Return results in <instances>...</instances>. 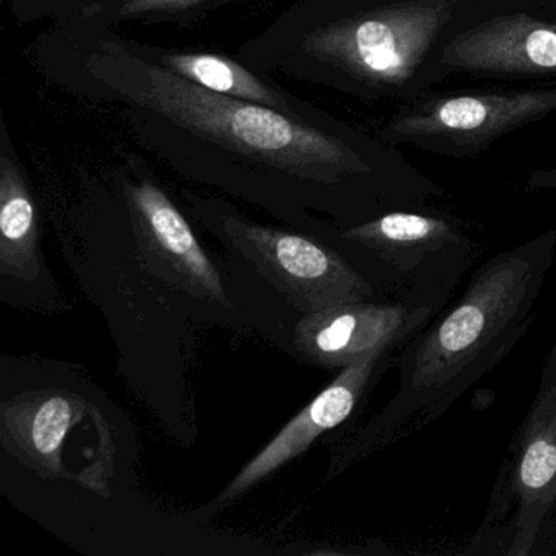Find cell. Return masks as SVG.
<instances>
[{"label": "cell", "mask_w": 556, "mask_h": 556, "mask_svg": "<svg viewBox=\"0 0 556 556\" xmlns=\"http://www.w3.org/2000/svg\"><path fill=\"white\" fill-rule=\"evenodd\" d=\"M136 43L146 56L165 70L211 92L268 106L291 118L321 119L330 115L314 103L292 96L276 84L275 79L252 70L237 58L214 51L174 50L139 41Z\"/></svg>", "instance_id": "obj_14"}, {"label": "cell", "mask_w": 556, "mask_h": 556, "mask_svg": "<svg viewBox=\"0 0 556 556\" xmlns=\"http://www.w3.org/2000/svg\"><path fill=\"white\" fill-rule=\"evenodd\" d=\"M34 61L67 92L119 106L136 142L185 180L305 232L325 220L356 226L442 194L395 146L333 115L291 118L203 89L146 56L93 9L54 22Z\"/></svg>", "instance_id": "obj_1"}, {"label": "cell", "mask_w": 556, "mask_h": 556, "mask_svg": "<svg viewBox=\"0 0 556 556\" xmlns=\"http://www.w3.org/2000/svg\"><path fill=\"white\" fill-rule=\"evenodd\" d=\"M555 260L556 230H546L481 263L460 298L403 344L395 395L334 445L328 480L421 431L500 366L529 331Z\"/></svg>", "instance_id": "obj_4"}, {"label": "cell", "mask_w": 556, "mask_h": 556, "mask_svg": "<svg viewBox=\"0 0 556 556\" xmlns=\"http://www.w3.org/2000/svg\"><path fill=\"white\" fill-rule=\"evenodd\" d=\"M243 0H100L93 11L113 28L131 24H184Z\"/></svg>", "instance_id": "obj_15"}, {"label": "cell", "mask_w": 556, "mask_h": 556, "mask_svg": "<svg viewBox=\"0 0 556 556\" xmlns=\"http://www.w3.org/2000/svg\"><path fill=\"white\" fill-rule=\"evenodd\" d=\"M556 112V86L523 92L418 97L380 132L390 146L412 142L426 151L470 157L497 138Z\"/></svg>", "instance_id": "obj_8"}, {"label": "cell", "mask_w": 556, "mask_h": 556, "mask_svg": "<svg viewBox=\"0 0 556 556\" xmlns=\"http://www.w3.org/2000/svg\"><path fill=\"white\" fill-rule=\"evenodd\" d=\"M12 14L22 24L53 18L54 22L67 21L97 8L100 0H8Z\"/></svg>", "instance_id": "obj_16"}, {"label": "cell", "mask_w": 556, "mask_h": 556, "mask_svg": "<svg viewBox=\"0 0 556 556\" xmlns=\"http://www.w3.org/2000/svg\"><path fill=\"white\" fill-rule=\"evenodd\" d=\"M539 0H298L236 58L265 76L359 102L408 103L444 83L448 45L475 25Z\"/></svg>", "instance_id": "obj_3"}, {"label": "cell", "mask_w": 556, "mask_h": 556, "mask_svg": "<svg viewBox=\"0 0 556 556\" xmlns=\"http://www.w3.org/2000/svg\"><path fill=\"white\" fill-rule=\"evenodd\" d=\"M434 315L402 299L333 305L301 315L289 353L318 369H344L372 351L405 344Z\"/></svg>", "instance_id": "obj_11"}, {"label": "cell", "mask_w": 556, "mask_h": 556, "mask_svg": "<svg viewBox=\"0 0 556 556\" xmlns=\"http://www.w3.org/2000/svg\"><path fill=\"white\" fill-rule=\"evenodd\" d=\"M343 239L369 250L395 275L403 301L438 315L477 255L464 220L419 206L392 211L356 226H338Z\"/></svg>", "instance_id": "obj_7"}, {"label": "cell", "mask_w": 556, "mask_h": 556, "mask_svg": "<svg viewBox=\"0 0 556 556\" xmlns=\"http://www.w3.org/2000/svg\"><path fill=\"white\" fill-rule=\"evenodd\" d=\"M188 216L219 240L227 255L249 268L298 314L333 305L402 299L389 266L343 239L337 224L317 233L256 223L226 198L184 191ZM403 301V299H402Z\"/></svg>", "instance_id": "obj_5"}, {"label": "cell", "mask_w": 556, "mask_h": 556, "mask_svg": "<svg viewBox=\"0 0 556 556\" xmlns=\"http://www.w3.org/2000/svg\"><path fill=\"white\" fill-rule=\"evenodd\" d=\"M533 190H556V170L535 172L529 180Z\"/></svg>", "instance_id": "obj_17"}, {"label": "cell", "mask_w": 556, "mask_h": 556, "mask_svg": "<svg viewBox=\"0 0 556 556\" xmlns=\"http://www.w3.org/2000/svg\"><path fill=\"white\" fill-rule=\"evenodd\" d=\"M556 510V340L546 353L527 415L501 464L480 532L465 553L527 556Z\"/></svg>", "instance_id": "obj_6"}, {"label": "cell", "mask_w": 556, "mask_h": 556, "mask_svg": "<svg viewBox=\"0 0 556 556\" xmlns=\"http://www.w3.org/2000/svg\"><path fill=\"white\" fill-rule=\"evenodd\" d=\"M40 206L18 161L8 125L0 132V299L24 311H70L48 268Z\"/></svg>", "instance_id": "obj_10"}, {"label": "cell", "mask_w": 556, "mask_h": 556, "mask_svg": "<svg viewBox=\"0 0 556 556\" xmlns=\"http://www.w3.org/2000/svg\"><path fill=\"white\" fill-rule=\"evenodd\" d=\"M452 76L556 83V2L539 0L486 18L458 35L444 53Z\"/></svg>", "instance_id": "obj_9"}, {"label": "cell", "mask_w": 556, "mask_h": 556, "mask_svg": "<svg viewBox=\"0 0 556 556\" xmlns=\"http://www.w3.org/2000/svg\"><path fill=\"white\" fill-rule=\"evenodd\" d=\"M115 200L126 230L118 213L110 220L74 224L73 237H61L64 258L83 288L141 285L102 302L100 311L122 348L123 363H128L123 372L129 382L136 364H154L155 374H161L157 364L162 363L170 389L177 390L159 337L185 383L188 341L193 337L187 325H232L263 331L265 307L239 268L232 263L226 269V263L217 265L184 213H138L126 210L116 194Z\"/></svg>", "instance_id": "obj_2"}, {"label": "cell", "mask_w": 556, "mask_h": 556, "mask_svg": "<svg viewBox=\"0 0 556 556\" xmlns=\"http://www.w3.org/2000/svg\"><path fill=\"white\" fill-rule=\"evenodd\" d=\"M555 2H556V0H555Z\"/></svg>", "instance_id": "obj_18"}, {"label": "cell", "mask_w": 556, "mask_h": 556, "mask_svg": "<svg viewBox=\"0 0 556 556\" xmlns=\"http://www.w3.org/2000/svg\"><path fill=\"white\" fill-rule=\"evenodd\" d=\"M89 403L73 390H28L0 406L2 445L43 477L64 475L67 434L87 415Z\"/></svg>", "instance_id": "obj_13"}, {"label": "cell", "mask_w": 556, "mask_h": 556, "mask_svg": "<svg viewBox=\"0 0 556 556\" xmlns=\"http://www.w3.org/2000/svg\"><path fill=\"white\" fill-rule=\"evenodd\" d=\"M403 344L372 351L341 369L301 413L294 416L211 503V510L223 509L271 477L279 468L304 454L325 432L343 425L369 395L380 377L396 359Z\"/></svg>", "instance_id": "obj_12"}]
</instances>
